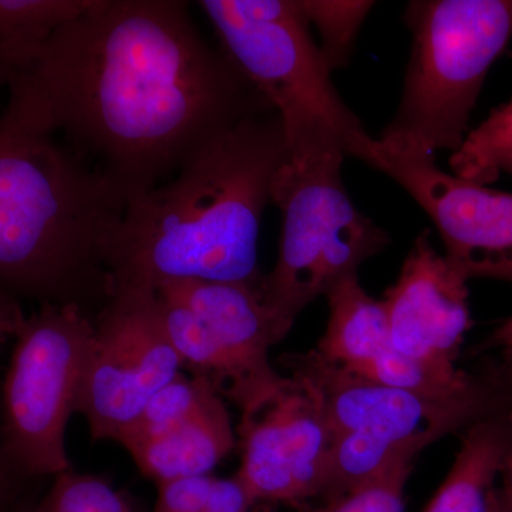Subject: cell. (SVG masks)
I'll use <instances>...</instances> for the list:
<instances>
[{
  "instance_id": "obj_1",
  "label": "cell",
  "mask_w": 512,
  "mask_h": 512,
  "mask_svg": "<svg viewBox=\"0 0 512 512\" xmlns=\"http://www.w3.org/2000/svg\"><path fill=\"white\" fill-rule=\"evenodd\" d=\"M9 84L126 208L221 131L275 111L178 0H92L40 42L0 45Z\"/></svg>"
},
{
  "instance_id": "obj_2",
  "label": "cell",
  "mask_w": 512,
  "mask_h": 512,
  "mask_svg": "<svg viewBox=\"0 0 512 512\" xmlns=\"http://www.w3.org/2000/svg\"><path fill=\"white\" fill-rule=\"evenodd\" d=\"M288 153L276 111L198 148L165 183L130 202L106 252L107 289L171 281L258 286V238Z\"/></svg>"
},
{
  "instance_id": "obj_3",
  "label": "cell",
  "mask_w": 512,
  "mask_h": 512,
  "mask_svg": "<svg viewBox=\"0 0 512 512\" xmlns=\"http://www.w3.org/2000/svg\"><path fill=\"white\" fill-rule=\"evenodd\" d=\"M0 114V286L39 303L103 306L106 252L126 204L9 84Z\"/></svg>"
},
{
  "instance_id": "obj_4",
  "label": "cell",
  "mask_w": 512,
  "mask_h": 512,
  "mask_svg": "<svg viewBox=\"0 0 512 512\" xmlns=\"http://www.w3.org/2000/svg\"><path fill=\"white\" fill-rule=\"evenodd\" d=\"M286 143L271 197L282 215L278 261L258 285L282 340L306 306L390 244L350 200L342 178L348 153L333 131H305Z\"/></svg>"
},
{
  "instance_id": "obj_5",
  "label": "cell",
  "mask_w": 512,
  "mask_h": 512,
  "mask_svg": "<svg viewBox=\"0 0 512 512\" xmlns=\"http://www.w3.org/2000/svg\"><path fill=\"white\" fill-rule=\"evenodd\" d=\"M402 101L377 143L392 153L436 158L457 151L488 70L512 37V0H416Z\"/></svg>"
},
{
  "instance_id": "obj_6",
  "label": "cell",
  "mask_w": 512,
  "mask_h": 512,
  "mask_svg": "<svg viewBox=\"0 0 512 512\" xmlns=\"http://www.w3.org/2000/svg\"><path fill=\"white\" fill-rule=\"evenodd\" d=\"M220 47L279 114L286 138L329 128L353 157L366 133L332 82L311 25L293 0H201Z\"/></svg>"
},
{
  "instance_id": "obj_7",
  "label": "cell",
  "mask_w": 512,
  "mask_h": 512,
  "mask_svg": "<svg viewBox=\"0 0 512 512\" xmlns=\"http://www.w3.org/2000/svg\"><path fill=\"white\" fill-rule=\"evenodd\" d=\"M93 338L94 320L76 303H40L15 336L0 431L10 461L32 480L73 470L66 430L79 413Z\"/></svg>"
},
{
  "instance_id": "obj_8",
  "label": "cell",
  "mask_w": 512,
  "mask_h": 512,
  "mask_svg": "<svg viewBox=\"0 0 512 512\" xmlns=\"http://www.w3.org/2000/svg\"><path fill=\"white\" fill-rule=\"evenodd\" d=\"M279 363L289 379L311 396L335 437L369 434L423 448L477 421L512 409L493 363L467 392L431 397L384 386L325 359L318 350L288 353Z\"/></svg>"
},
{
  "instance_id": "obj_9",
  "label": "cell",
  "mask_w": 512,
  "mask_h": 512,
  "mask_svg": "<svg viewBox=\"0 0 512 512\" xmlns=\"http://www.w3.org/2000/svg\"><path fill=\"white\" fill-rule=\"evenodd\" d=\"M184 369L156 289L111 292L94 319L79 413L93 441H119L148 400Z\"/></svg>"
},
{
  "instance_id": "obj_10",
  "label": "cell",
  "mask_w": 512,
  "mask_h": 512,
  "mask_svg": "<svg viewBox=\"0 0 512 512\" xmlns=\"http://www.w3.org/2000/svg\"><path fill=\"white\" fill-rule=\"evenodd\" d=\"M396 181L423 208L446 247V258L467 281L512 284V194L444 173L436 158L392 153L367 137L355 156Z\"/></svg>"
},
{
  "instance_id": "obj_11",
  "label": "cell",
  "mask_w": 512,
  "mask_h": 512,
  "mask_svg": "<svg viewBox=\"0 0 512 512\" xmlns=\"http://www.w3.org/2000/svg\"><path fill=\"white\" fill-rule=\"evenodd\" d=\"M238 434L242 464L235 478L254 504L299 507L320 497L333 436L311 396L293 380L262 412L241 419Z\"/></svg>"
},
{
  "instance_id": "obj_12",
  "label": "cell",
  "mask_w": 512,
  "mask_h": 512,
  "mask_svg": "<svg viewBox=\"0 0 512 512\" xmlns=\"http://www.w3.org/2000/svg\"><path fill=\"white\" fill-rule=\"evenodd\" d=\"M467 282L437 252L424 229L382 299L392 348L441 369H458L461 345L471 328Z\"/></svg>"
},
{
  "instance_id": "obj_13",
  "label": "cell",
  "mask_w": 512,
  "mask_h": 512,
  "mask_svg": "<svg viewBox=\"0 0 512 512\" xmlns=\"http://www.w3.org/2000/svg\"><path fill=\"white\" fill-rule=\"evenodd\" d=\"M156 291L184 303L210 328L231 367L234 389L229 402L241 410V419L262 412L284 393L289 379L276 373L269 359V349L282 339L258 286L171 281Z\"/></svg>"
},
{
  "instance_id": "obj_14",
  "label": "cell",
  "mask_w": 512,
  "mask_h": 512,
  "mask_svg": "<svg viewBox=\"0 0 512 512\" xmlns=\"http://www.w3.org/2000/svg\"><path fill=\"white\" fill-rule=\"evenodd\" d=\"M235 446L227 406L220 394L212 392L190 419L128 453L144 476L160 484L175 478L210 476Z\"/></svg>"
},
{
  "instance_id": "obj_15",
  "label": "cell",
  "mask_w": 512,
  "mask_h": 512,
  "mask_svg": "<svg viewBox=\"0 0 512 512\" xmlns=\"http://www.w3.org/2000/svg\"><path fill=\"white\" fill-rule=\"evenodd\" d=\"M511 447L512 409L468 427L450 473L424 512H488Z\"/></svg>"
},
{
  "instance_id": "obj_16",
  "label": "cell",
  "mask_w": 512,
  "mask_h": 512,
  "mask_svg": "<svg viewBox=\"0 0 512 512\" xmlns=\"http://www.w3.org/2000/svg\"><path fill=\"white\" fill-rule=\"evenodd\" d=\"M326 299L328 328L316 348L325 359L356 372L392 349L386 306L362 288L357 275L333 286Z\"/></svg>"
},
{
  "instance_id": "obj_17",
  "label": "cell",
  "mask_w": 512,
  "mask_h": 512,
  "mask_svg": "<svg viewBox=\"0 0 512 512\" xmlns=\"http://www.w3.org/2000/svg\"><path fill=\"white\" fill-rule=\"evenodd\" d=\"M424 448L417 444L394 443L369 434L350 433L333 439L320 500H338L357 488L380 480L404 464H413Z\"/></svg>"
},
{
  "instance_id": "obj_18",
  "label": "cell",
  "mask_w": 512,
  "mask_h": 512,
  "mask_svg": "<svg viewBox=\"0 0 512 512\" xmlns=\"http://www.w3.org/2000/svg\"><path fill=\"white\" fill-rule=\"evenodd\" d=\"M165 329L184 369L210 380L222 399L231 397L234 377L227 359L204 320L184 303L158 293Z\"/></svg>"
},
{
  "instance_id": "obj_19",
  "label": "cell",
  "mask_w": 512,
  "mask_h": 512,
  "mask_svg": "<svg viewBox=\"0 0 512 512\" xmlns=\"http://www.w3.org/2000/svg\"><path fill=\"white\" fill-rule=\"evenodd\" d=\"M212 392L217 390L210 380L197 375L187 377L181 372L148 400L136 419L121 433L117 443L128 451L140 444L160 439L190 419Z\"/></svg>"
},
{
  "instance_id": "obj_20",
  "label": "cell",
  "mask_w": 512,
  "mask_h": 512,
  "mask_svg": "<svg viewBox=\"0 0 512 512\" xmlns=\"http://www.w3.org/2000/svg\"><path fill=\"white\" fill-rule=\"evenodd\" d=\"M450 167L457 177L481 185L494 183L501 174L512 177V100L467 134L450 157Z\"/></svg>"
},
{
  "instance_id": "obj_21",
  "label": "cell",
  "mask_w": 512,
  "mask_h": 512,
  "mask_svg": "<svg viewBox=\"0 0 512 512\" xmlns=\"http://www.w3.org/2000/svg\"><path fill=\"white\" fill-rule=\"evenodd\" d=\"M298 5L311 28L318 29V46L330 72L348 64L357 33L375 3L302 0Z\"/></svg>"
},
{
  "instance_id": "obj_22",
  "label": "cell",
  "mask_w": 512,
  "mask_h": 512,
  "mask_svg": "<svg viewBox=\"0 0 512 512\" xmlns=\"http://www.w3.org/2000/svg\"><path fill=\"white\" fill-rule=\"evenodd\" d=\"M92 0H0V45L36 43L89 8Z\"/></svg>"
},
{
  "instance_id": "obj_23",
  "label": "cell",
  "mask_w": 512,
  "mask_h": 512,
  "mask_svg": "<svg viewBox=\"0 0 512 512\" xmlns=\"http://www.w3.org/2000/svg\"><path fill=\"white\" fill-rule=\"evenodd\" d=\"M25 512H134L124 493L92 474H59L40 500Z\"/></svg>"
},
{
  "instance_id": "obj_24",
  "label": "cell",
  "mask_w": 512,
  "mask_h": 512,
  "mask_svg": "<svg viewBox=\"0 0 512 512\" xmlns=\"http://www.w3.org/2000/svg\"><path fill=\"white\" fill-rule=\"evenodd\" d=\"M413 464H404L389 474L325 503L313 512H403L404 488L412 474Z\"/></svg>"
},
{
  "instance_id": "obj_25",
  "label": "cell",
  "mask_w": 512,
  "mask_h": 512,
  "mask_svg": "<svg viewBox=\"0 0 512 512\" xmlns=\"http://www.w3.org/2000/svg\"><path fill=\"white\" fill-rule=\"evenodd\" d=\"M214 477L175 478L158 484L153 512H205Z\"/></svg>"
},
{
  "instance_id": "obj_26",
  "label": "cell",
  "mask_w": 512,
  "mask_h": 512,
  "mask_svg": "<svg viewBox=\"0 0 512 512\" xmlns=\"http://www.w3.org/2000/svg\"><path fill=\"white\" fill-rule=\"evenodd\" d=\"M36 480L26 477L10 461L3 447L2 431H0V512H25L30 500L26 497L32 483Z\"/></svg>"
},
{
  "instance_id": "obj_27",
  "label": "cell",
  "mask_w": 512,
  "mask_h": 512,
  "mask_svg": "<svg viewBox=\"0 0 512 512\" xmlns=\"http://www.w3.org/2000/svg\"><path fill=\"white\" fill-rule=\"evenodd\" d=\"M254 501L237 478H214L205 512H249Z\"/></svg>"
},
{
  "instance_id": "obj_28",
  "label": "cell",
  "mask_w": 512,
  "mask_h": 512,
  "mask_svg": "<svg viewBox=\"0 0 512 512\" xmlns=\"http://www.w3.org/2000/svg\"><path fill=\"white\" fill-rule=\"evenodd\" d=\"M25 318L18 296L0 286V349L9 339H15Z\"/></svg>"
},
{
  "instance_id": "obj_29",
  "label": "cell",
  "mask_w": 512,
  "mask_h": 512,
  "mask_svg": "<svg viewBox=\"0 0 512 512\" xmlns=\"http://www.w3.org/2000/svg\"><path fill=\"white\" fill-rule=\"evenodd\" d=\"M490 349H498L500 352L501 350H512V316L505 319L481 346V350Z\"/></svg>"
},
{
  "instance_id": "obj_30",
  "label": "cell",
  "mask_w": 512,
  "mask_h": 512,
  "mask_svg": "<svg viewBox=\"0 0 512 512\" xmlns=\"http://www.w3.org/2000/svg\"><path fill=\"white\" fill-rule=\"evenodd\" d=\"M493 365L512 402V350H501L500 360L493 362Z\"/></svg>"
},
{
  "instance_id": "obj_31",
  "label": "cell",
  "mask_w": 512,
  "mask_h": 512,
  "mask_svg": "<svg viewBox=\"0 0 512 512\" xmlns=\"http://www.w3.org/2000/svg\"><path fill=\"white\" fill-rule=\"evenodd\" d=\"M501 487H497L504 498H512V447L501 470Z\"/></svg>"
},
{
  "instance_id": "obj_32",
  "label": "cell",
  "mask_w": 512,
  "mask_h": 512,
  "mask_svg": "<svg viewBox=\"0 0 512 512\" xmlns=\"http://www.w3.org/2000/svg\"><path fill=\"white\" fill-rule=\"evenodd\" d=\"M488 512H510L501 503L500 497L497 494V487L494 488L493 493L490 495V503H488Z\"/></svg>"
},
{
  "instance_id": "obj_33",
  "label": "cell",
  "mask_w": 512,
  "mask_h": 512,
  "mask_svg": "<svg viewBox=\"0 0 512 512\" xmlns=\"http://www.w3.org/2000/svg\"><path fill=\"white\" fill-rule=\"evenodd\" d=\"M498 497H500L501 503L504 504V507L507 508L508 511L512 512V498H504L503 495L500 494L497 488Z\"/></svg>"
}]
</instances>
